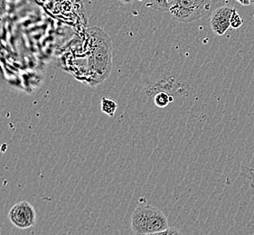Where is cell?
Here are the masks:
<instances>
[{
	"instance_id": "cell-1",
	"label": "cell",
	"mask_w": 254,
	"mask_h": 235,
	"mask_svg": "<svg viewBox=\"0 0 254 235\" xmlns=\"http://www.w3.org/2000/svg\"><path fill=\"white\" fill-rule=\"evenodd\" d=\"M131 228L136 235H160L169 228L162 211L149 205L136 207L131 216Z\"/></svg>"
},
{
	"instance_id": "cell-2",
	"label": "cell",
	"mask_w": 254,
	"mask_h": 235,
	"mask_svg": "<svg viewBox=\"0 0 254 235\" xmlns=\"http://www.w3.org/2000/svg\"><path fill=\"white\" fill-rule=\"evenodd\" d=\"M212 7V0H174L168 12L175 20L191 23L206 15Z\"/></svg>"
},
{
	"instance_id": "cell-3",
	"label": "cell",
	"mask_w": 254,
	"mask_h": 235,
	"mask_svg": "<svg viewBox=\"0 0 254 235\" xmlns=\"http://www.w3.org/2000/svg\"><path fill=\"white\" fill-rule=\"evenodd\" d=\"M9 220L15 227L20 229H27L36 224V214L33 205L28 202L23 201L17 203L11 208Z\"/></svg>"
},
{
	"instance_id": "cell-4",
	"label": "cell",
	"mask_w": 254,
	"mask_h": 235,
	"mask_svg": "<svg viewBox=\"0 0 254 235\" xmlns=\"http://www.w3.org/2000/svg\"><path fill=\"white\" fill-rule=\"evenodd\" d=\"M234 8L224 5L216 8L210 18V27L217 36H224L231 27V16Z\"/></svg>"
},
{
	"instance_id": "cell-5",
	"label": "cell",
	"mask_w": 254,
	"mask_h": 235,
	"mask_svg": "<svg viewBox=\"0 0 254 235\" xmlns=\"http://www.w3.org/2000/svg\"><path fill=\"white\" fill-rule=\"evenodd\" d=\"M174 101V96L168 92H158L154 96V103L158 108H166Z\"/></svg>"
},
{
	"instance_id": "cell-6",
	"label": "cell",
	"mask_w": 254,
	"mask_h": 235,
	"mask_svg": "<svg viewBox=\"0 0 254 235\" xmlns=\"http://www.w3.org/2000/svg\"><path fill=\"white\" fill-rule=\"evenodd\" d=\"M101 109L102 113L107 114L110 117H113L117 111L118 103L110 98L102 97Z\"/></svg>"
},
{
	"instance_id": "cell-7",
	"label": "cell",
	"mask_w": 254,
	"mask_h": 235,
	"mask_svg": "<svg viewBox=\"0 0 254 235\" xmlns=\"http://www.w3.org/2000/svg\"><path fill=\"white\" fill-rule=\"evenodd\" d=\"M174 0H149L150 5L154 9L162 11V12L169 10Z\"/></svg>"
},
{
	"instance_id": "cell-8",
	"label": "cell",
	"mask_w": 254,
	"mask_h": 235,
	"mask_svg": "<svg viewBox=\"0 0 254 235\" xmlns=\"http://www.w3.org/2000/svg\"><path fill=\"white\" fill-rule=\"evenodd\" d=\"M244 19L242 18V16L239 15L238 11L234 8L232 16H231V27L234 29H238L244 24Z\"/></svg>"
},
{
	"instance_id": "cell-9",
	"label": "cell",
	"mask_w": 254,
	"mask_h": 235,
	"mask_svg": "<svg viewBox=\"0 0 254 235\" xmlns=\"http://www.w3.org/2000/svg\"><path fill=\"white\" fill-rule=\"evenodd\" d=\"M180 233L178 232L177 229H175V228H168V230L164 231L163 233H161L160 235H179Z\"/></svg>"
},
{
	"instance_id": "cell-10",
	"label": "cell",
	"mask_w": 254,
	"mask_h": 235,
	"mask_svg": "<svg viewBox=\"0 0 254 235\" xmlns=\"http://www.w3.org/2000/svg\"><path fill=\"white\" fill-rule=\"evenodd\" d=\"M236 1H237V2H239L240 4H242L243 5H251L250 0H236Z\"/></svg>"
},
{
	"instance_id": "cell-11",
	"label": "cell",
	"mask_w": 254,
	"mask_h": 235,
	"mask_svg": "<svg viewBox=\"0 0 254 235\" xmlns=\"http://www.w3.org/2000/svg\"><path fill=\"white\" fill-rule=\"evenodd\" d=\"M250 2H251V5H254V0H250Z\"/></svg>"
}]
</instances>
